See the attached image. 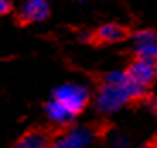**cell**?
Returning <instances> with one entry per match:
<instances>
[{"label": "cell", "mask_w": 157, "mask_h": 148, "mask_svg": "<svg viewBox=\"0 0 157 148\" xmlns=\"http://www.w3.org/2000/svg\"><path fill=\"white\" fill-rule=\"evenodd\" d=\"M50 16H51V7L48 2H44V0H31V2H24L16 10L14 24L19 26V28H28L31 24L48 20Z\"/></svg>", "instance_id": "cell-7"}, {"label": "cell", "mask_w": 157, "mask_h": 148, "mask_svg": "<svg viewBox=\"0 0 157 148\" xmlns=\"http://www.w3.org/2000/svg\"><path fill=\"white\" fill-rule=\"evenodd\" d=\"M68 128H56L53 124H34L14 141L10 148H53L55 141Z\"/></svg>", "instance_id": "cell-4"}, {"label": "cell", "mask_w": 157, "mask_h": 148, "mask_svg": "<svg viewBox=\"0 0 157 148\" xmlns=\"http://www.w3.org/2000/svg\"><path fill=\"white\" fill-rule=\"evenodd\" d=\"M140 148H157V143H155V135H154V136L150 138L149 141H145V143L142 145Z\"/></svg>", "instance_id": "cell-11"}, {"label": "cell", "mask_w": 157, "mask_h": 148, "mask_svg": "<svg viewBox=\"0 0 157 148\" xmlns=\"http://www.w3.org/2000/svg\"><path fill=\"white\" fill-rule=\"evenodd\" d=\"M43 107L46 111V116L50 117L53 126H56V128H72L74 124H77L74 117L63 109L60 104H56L55 101H51V99L46 101L43 104Z\"/></svg>", "instance_id": "cell-9"}, {"label": "cell", "mask_w": 157, "mask_h": 148, "mask_svg": "<svg viewBox=\"0 0 157 148\" xmlns=\"http://www.w3.org/2000/svg\"><path fill=\"white\" fill-rule=\"evenodd\" d=\"M51 101L60 104L72 117H77L80 113H84L90 102V92L87 87L77 85V83H63L58 89L53 90Z\"/></svg>", "instance_id": "cell-3"}, {"label": "cell", "mask_w": 157, "mask_h": 148, "mask_svg": "<svg viewBox=\"0 0 157 148\" xmlns=\"http://www.w3.org/2000/svg\"><path fill=\"white\" fill-rule=\"evenodd\" d=\"M133 48H132V58H145L155 60L157 55V32L155 29H140L133 31L132 34Z\"/></svg>", "instance_id": "cell-8"}, {"label": "cell", "mask_w": 157, "mask_h": 148, "mask_svg": "<svg viewBox=\"0 0 157 148\" xmlns=\"http://www.w3.org/2000/svg\"><path fill=\"white\" fill-rule=\"evenodd\" d=\"M123 72L135 85L145 90H152L157 78V61L145 58H132Z\"/></svg>", "instance_id": "cell-6"}, {"label": "cell", "mask_w": 157, "mask_h": 148, "mask_svg": "<svg viewBox=\"0 0 157 148\" xmlns=\"http://www.w3.org/2000/svg\"><path fill=\"white\" fill-rule=\"evenodd\" d=\"M132 34H133V29L128 28V26H123L120 22H108L89 31L84 39L90 46L104 48V46H111V44L125 43L132 38Z\"/></svg>", "instance_id": "cell-5"}, {"label": "cell", "mask_w": 157, "mask_h": 148, "mask_svg": "<svg viewBox=\"0 0 157 148\" xmlns=\"http://www.w3.org/2000/svg\"><path fill=\"white\" fill-rule=\"evenodd\" d=\"M109 128V123H89V124L78 126L74 124L63 133L55 141L53 148H86L89 146L96 138H101Z\"/></svg>", "instance_id": "cell-2"}, {"label": "cell", "mask_w": 157, "mask_h": 148, "mask_svg": "<svg viewBox=\"0 0 157 148\" xmlns=\"http://www.w3.org/2000/svg\"><path fill=\"white\" fill-rule=\"evenodd\" d=\"M96 83L94 107L101 114H111L121 107H140L154 99L152 90L135 85L125 72H98L89 73Z\"/></svg>", "instance_id": "cell-1"}, {"label": "cell", "mask_w": 157, "mask_h": 148, "mask_svg": "<svg viewBox=\"0 0 157 148\" xmlns=\"http://www.w3.org/2000/svg\"><path fill=\"white\" fill-rule=\"evenodd\" d=\"M10 12H14V4L9 0H0V16H7Z\"/></svg>", "instance_id": "cell-10"}]
</instances>
